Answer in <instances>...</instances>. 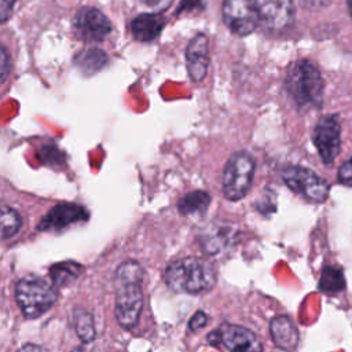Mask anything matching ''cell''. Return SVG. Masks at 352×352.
I'll return each mask as SVG.
<instances>
[{"label": "cell", "mask_w": 352, "mask_h": 352, "mask_svg": "<svg viewBox=\"0 0 352 352\" xmlns=\"http://www.w3.org/2000/svg\"><path fill=\"white\" fill-rule=\"evenodd\" d=\"M143 276L144 271L135 260L124 261L116 270L114 314L118 324L126 330L136 326L143 308Z\"/></svg>", "instance_id": "1"}, {"label": "cell", "mask_w": 352, "mask_h": 352, "mask_svg": "<svg viewBox=\"0 0 352 352\" xmlns=\"http://www.w3.org/2000/svg\"><path fill=\"white\" fill-rule=\"evenodd\" d=\"M164 278L172 290L187 294L206 293L216 285V271L212 263L195 256L172 261Z\"/></svg>", "instance_id": "2"}, {"label": "cell", "mask_w": 352, "mask_h": 352, "mask_svg": "<svg viewBox=\"0 0 352 352\" xmlns=\"http://www.w3.org/2000/svg\"><path fill=\"white\" fill-rule=\"evenodd\" d=\"M285 84L298 107L320 106L323 100V80L319 69L308 59H298L290 65Z\"/></svg>", "instance_id": "3"}, {"label": "cell", "mask_w": 352, "mask_h": 352, "mask_svg": "<svg viewBox=\"0 0 352 352\" xmlns=\"http://www.w3.org/2000/svg\"><path fill=\"white\" fill-rule=\"evenodd\" d=\"M15 298L26 318L34 319L47 312L56 300V292L45 279L28 275L16 282Z\"/></svg>", "instance_id": "4"}, {"label": "cell", "mask_w": 352, "mask_h": 352, "mask_svg": "<svg viewBox=\"0 0 352 352\" xmlns=\"http://www.w3.org/2000/svg\"><path fill=\"white\" fill-rule=\"evenodd\" d=\"M254 160L243 151L234 153L224 165L221 175L223 195L228 201L242 199L252 186Z\"/></svg>", "instance_id": "5"}, {"label": "cell", "mask_w": 352, "mask_h": 352, "mask_svg": "<svg viewBox=\"0 0 352 352\" xmlns=\"http://www.w3.org/2000/svg\"><path fill=\"white\" fill-rule=\"evenodd\" d=\"M282 179L292 191L315 204L326 201L330 191V186L323 177L300 165L286 166L282 170Z\"/></svg>", "instance_id": "6"}, {"label": "cell", "mask_w": 352, "mask_h": 352, "mask_svg": "<svg viewBox=\"0 0 352 352\" xmlns=\"http://www.w3.org/2000/svg\"><path fill=\"white\" fill-rule=\"evenodd\" d=\"M221 14L227 28L238 36L250 34L258 25L256 0H224Z\"/></svg>", "instance_id": "7"}, {"label": "cell", "mask_w": 352, "mask_h": 352, "mask_svg": "<svg viewBox=\"0 0 352 352\" xmlns=\"http://www.w3.org/2000/svg\"><path fill=\"white\" fill-rule=\"evenodd\" d=\"M208 340L212 345L223 344L230 352H261V342L256 334L252 330L238 324L226 323L216 331H212L208 336Z\"/></svg>", "instance_id": "8"}, {"label": "cell", "mask_w": 352, "mask_h": 352, "mask_svg": "<svg viewBox=\"0 0 352 352\" xmlns=\"http://www.w3.org/2000/svg\"><path fill=\"white\" fill-rule=\"evenodd\" d=\"M314 144L324 164H331L340 153L341 125L336 114L324 116L314 129Z\"/></svg>", "instance_id": "9"}, {"label": "cell", "mask_w": 352, "mask_h": 352, "mask_svg": "<svg viewBox=\"0 0 352 352\" xmlns=\"http://www.w3.org/2000/svg\"><path fill=\"white\" fill-rule=\"evenodd\" d=\"M73 28L80 38L98 41L103 40L111 32V22L100 10L95 7H82L74 16Z\"/></svg>", "instance_id": "10"}, {"label": "cell", "mask_w": 352, "mask_h": 352, "mask_svg": "<svg viewBox=\"0 0 352 352\" xmlns=\"http://www.w3.org/2000/svg\"><path fill=\"white\" fill-rule=\"evenodd\" d=\"M256 6L258 23L268 30H282L293 21V0H256Z\"/></svg>", "instance_id": "11"}, {"label": "cell", "mask_w": 352, "mask_h": 352, "mask_svg": "<svg viewBox=\"0 0 352 352\" xmlns=\"http://www.w3.org/2000/svg\"><path fill=\"white\" fill-rule=\"evenodd\" d=\"M88 212L76 204H59L54 206L38 223L41 231H59L78 221H85Z\"/></svg>", "instance_id": "12"}, {"label": "cell", "mask_w": 352, "mask_h": 352, "mask_svg": "<svg viewBox=\"0 0 352 352\" xmlns=\"http://www.w3.org/2000/svg\"><path fill=\"white\" fill-rule=\"evenodd\" d=\"M186 63L190 78L201 82L206 77L209 66V40L206 34L198 33L186 48Z\"/></svg>", "instance_id": "13"}, {"label": "cell", "mask_w": 352, "mask_h": 352, "mask_svg": "<svg viewBox=\"0 0 352 352\" xmlns=\"http://www.w3.org/2000/svg\"><path fill=\"white\" fill-rule=\"evenodd\" d=\"M271 338L279 349L292 352L298 344V330L287 315H278L270 322Z\"/></svg>", "instance_id": "14"}, {"label": "cell", "mask_w": 352, "mask_h": 352, "mask_svg": "<svg viewBox=\"0 0 352 352\" xmlns=\"http://www.w3.org/2000/svg\"><path fill=\"white\" fill-rule=\"evenodd\" d=\"M234 238V230L228 224H209L201 232V248L208 254H219L226 250Z\"/></svg>", "instance_id": "15"}, {"label": "cell", "mask_w": 352, "mask_h": 352, "mask_svg": "<svg viewBox=\"0 0 352 352\" xmlns=\"http://www.w3.org/2000/svg\"><path fill=\"white\" fill-rule=\"evenodd\" d=\"M165 26V18L161 14H140L131 22V33L139 41H151L160 36Z\"/></svg>", "instance_id": "16"}, {"label": "cell", "mask_w": 352, "mask_h": 352, "mask_svg": "<svg viewBox=\"0 0 352 352\" xmlns=\"http://www.w3.org/2000/svg\"><path fill=\"white\" fill-rule=\"evenodd\" d=\"M107 55L100 48H84L74 55V65L85 74H94L104 67Z\"/></svg>", "instance_id": "17"}, {"label": "cell", "mask_w": 352, "mask_h": 352, "mask_svg": "<svg viewBox=\"0 0 352 352\" xmlns=\"http://www.w3.org/2000/svg\"><path fill=\"white\" fill-rule=\"evenodd\" d=\"M210 204V195L206 191L195 190L183 195L177 202V209L182 214H199L204 213Z\"/></svg>", "instance_id": "18"}, {"label": "cell", "mask_w": 352, "mask_h": 352, "mask_svg": "<svg viewBox=\"0 0 352 352\" xmlns=\"http://www.w3.org/2000/svg\"><path fill=\"white\" fill-rule=\"evenodd\" d=\"M82 267L76 261L56 263L50 268V276L55 286H65L72 283L81 274Z\"/></svg>", "instance_id": "19"}, {"label": "cell", "mask_w": 352, "mask_h": 352, "mask_svg": "<svg viewBox=\"0 0 352 352\" xmlns=\"http://www.w3.org/2000/svg\"><path fill=\"white\" fill-rule=\"evenodd\" d=\"M73 322L76 333L82 342H92L95 340L96 330L91 312L84 308H76L73 311Z\"/></svg>", "instance_id": "20"}, {"label": "cell", "mask_w": 352, "mask_h": 352, "mask_svg": "<svg viewBox=\"0 0 352 352\" xmlns=\"http://www.w3.org/2000/svg\"><path fill=\"white\" fill-rule=\"evenodd\" d=\"M345 287V278L340 268L333 265H326L322 270L320 279H319V289L322 292L334 294Z\"/></svg>", "instance_id": "21"}, {"label": "cell", "mask_w": 352, "mask_h": 352, "mask_svg": "<svg viewBox=\"0 0 352 352\" xmlns=\"http://www.w3.org/2000/svg\"><path fill=\"white\" fill-rule=\"evenodd\" d=\"M22 226V217L14 208L0 206V241L14 236Z\"/></svg>", "instance_id": "22"}, {"label": "cell", "mask_w": 352, "mask_h": 352, "mask_svg": "<svg viewBox=\"0 0 352 352\" xmlns=\"http://www.w3.org/2000/svg\"><path fill=\"white\" fill-rule=\"evenodd\" d=\"M38 157L47 165H58L59 162L63 161L62 153L58 150V147H54V146H44Z\"/></svg>", "instance_id": "23"}, {"label": "cell", "mask_w": 352, "mask_h": 352, "mask_svg": "<svg viewBox=\"0 0 352 352\" xmlns=\"http://www.w3.org/2000/svg\"><path fill=\"white\" fill-rule=\"evenodd\" d=\"M139 3L148 8L150 12H155V14H161L162 11L168 10L169 6H172L173 0H139Z\"/></svg>", "instance_id": "24"}, {"label": "cell", "mask_w": 352, "mask_h": 352, "mask_svg": "<svg viewBox=\"0 0 352 352\" xmlns=\"http://www.w3.org/2000/svg\"><path fill=\"white\" fill-rule=\"evenodd\" d=\"M10 76V55L4 47L0 45V84Z\"/></svg>", "instance_id": "25"}, {"label": "cell", "mask_w": 352, "mask_h": 352, "mask_svg": "<svg viewBox=\"0 0 352 352\" xmlns=\"http://www.w3.org/2000/svg\"><path fill=\"white\" fill-rule=\"evenodd\" d=\"M208 315L202 311H197L188 320V329L192 330V331H197L199 329H204L206 324H208Z\"/></svg>", "instance_id": "26"}, {"label": "cell", "mask_w": 352, "mask_h": 352, "mask_svg": "<svg viewBox=\"0 0 352 352\" xmlns=\"http://www.w3.org/2000/svg\"><path fill=\"white\" fill-rule=\"evenodd\" d=\"M338 180L345 186H352V158L345 161L338 169Z\"/></svg>", "instance_id": "27"}, {"label": "cell", "mask_w": 352, "mask_h": 352, "mask_svg": "<svg viewBox=\"0 0 352 352\" xmlns=\"http://www.w3.org/2000/svg\"><path fill=\"white\" fill-rule=\"evenodd\" d=\"M204 7H205L204 0H182L177 10H176V14L190 12V11H194V10H202Z\"/></svg>", "instance_id": "28"}, {"label": "cell", "mask_w": 352, "mask_h": 352, "mask_svg": "<svg viewBox=\"0 0 352 352\" xmlns=\"http://www.w3.org/2000/svg\"><path fill=\"white\" fill-rule=\"evenodd\" d=\"M16 0H0V23L10 19Z\"/></svg>", "instance_id": "29"}, {"label": "cell", "mask_w": 352, "mask_h": 352, "mask_svg": "<svg viewBox=\"0 0 352 352\" xmlns=\"http://www.w3.org/2000/svg\"><path fill=\"white\" fill-rule=\"evenodd\" d=\"M18 352H47L43 346L36 344H25Z\"/></svg>", "instance_id": "30"}, {"label": "cell", "mask_w": 352, "mask_h": 352, "mask_svg": "<svg viewBox=\"0 0 352 352\" xmlns=\"http://www.w3.org/2000/svg\"><path fill=\"white\" fill-rule=\"evenodd\" d=\"M330 0H304V3H305V6L308 7V8H315V7H323V6H326L327 3H329Z\"/></svg>", "instance_id": "31"}, {"label": "cell", "mask_w": 352, "mask_h": 352, "mask_svg": "<svg viewBox=\"0 0 352 352\" xmlns=\"http://www.w3.org/2000/svg\"><path fill=\"white\" fill-rule=\"evenodd\" d=\"M72 352H87L82 346H77V348H74Z\"/></svg>", "instance_id": "32"}, {"label": "cell", "mask_w": 352, "mask_h": 352, "mask_svg": "<svg viewBox=\"0 0 352 352\" xmlns=\"http://www.w3.org/2000/svg\"><path fill=\"white\" fill-rule=\"evenodd\" d=\"M348 1V6H349V11H351V15H352V0H346Z\"/></svg>", "instance_id": "33"}, {"label": "cell", "mask_w": 352, "mask_h": 352, "mask_svg": "<svg viewBox=\"0 0 352 352\" xmlns=\"http://www.w3.org/2000/svg\"><path fill=\"white\" fill-rule=\"evenodd\" d=\"M245 352H256V351H245Z\"/></svg>", "instance_id": "34"}]
</instances>
